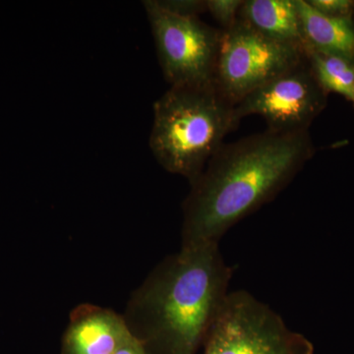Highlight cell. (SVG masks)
<instances>
[{
    "instance_id": "obj_1",
    "label": "cell",
    "mask_w": 354,
    "mask_h": 354,
    "mask_svg": "<svg viewBox=\"0 0 354 354\" xmlns=\"http://www.w3.org/2000/svg\"><path fill=\"white\" fill-rule=\"evenodd\" d=\"M313 153L308 130L267 129L223 144L190 184L181 249L218 244L235 223L285 189Z\"/></svg>"
},
{
    "instance_id": "obj_2",
    "label": "cell",
    "mask_w": 354,
    "mask_h": 354,
    "mask_svg": "<svg viewBox=\"0 0 354 354\" xmlns=\"http://www.w3.org/2000/svg\"><path fill=\"white\" fill-rule=\"evenodd\" d=\"M232 268L218 244L180 249L133 292L123 318L149 354H196L228 295Z\"/></svg>"
},
{
    "instance_id": "obj_3",
    "label": "cell",
    "mask_w": 354,
    "mask_h": 354,
    "mask_svg": "<svg viewBox=\"0 0 354 354\" xmlns=\"http://www.w3.org/2000/svg\"><path fill=\"white\" fill-rule=\"evenodd\" d=\"M151 151L165 171L188 179L201 174L239 121L215 82L171 86L153 104Z\"/></svg>"
},
{
    "instance_id": "obj_4",
    "label": "cell",
    "mask_w": 354,
    "mask_h": 354,
    "mask_svg": "<svg viewBox=\"0 0 354 354\" xmlns=\"http://www.w3.org/2000/svg\"><path fill=\"white\" fill-rule=\"evenodd\" d=\"M203 348V354H314L307 337L244 290L228 293Z\"/></svg>"
},
{
    "instance_id": "obj_5",
    "label": "cell",
    "mask_w": 354,
    "mask_h": 354,
    "mask_svg": "<svg viewBox=\"0 0 354 354\" xmlns=\"http://www.w3.org/2000/svg\"><path fill=\"white\" fill-rule=\"evenodd\" d=\"M305 57L304 46L269 38L239 18L221 32L214 82L235 106Z\"/></svg>"
},
{
    "instance_id": "obj_6",
    "label": "cell",
    "mask_w": 354,
    "mask_h": 354,
    "mask_svg": "<svg viewBox=\"0 0 354 354\" xmlns=\"http://www.w3.org/2000/svg\"><path fill=\"white\" fill-rule=\"evenodd\" d=\"M143 6L165 80L171 86L213 83L223 31L199 17L169 12L157 0Z\"/></svg>"
},
{
    "instance_id": "obj_7",
    "label": "cell",
    "mask_w": 354,
    "mask_h": 354,
    "mask_svg": "<svg viewBox=\"0 0 354 354\" xmlns=\"http://www.w3.org/2000/svg\"><path fill=\"white\" fill-rule=\"evenodd\" d=\"M325 92L305 57L237 102L235 118L241 122L245 116L256 114L264 118L268 129L304 131L325 106Z\"/></svg>"
},
{
    "instance_id": "obj_8",
    "label": "cell",
    "mask_w": 354,
    "mask_h": 354,
    "mask_svg": "<svg viewBox=\"0 0 354 354\" xmlns=\"http://www.w3.org/2000/svg\"><path fill=\"white\" fill-rule=\"evenodd\" d=\"M133 339L122 315L93 304H80L70 313L62 354H114Z\"/></svg>"
},
{
    "instance_id": "obj_9",
    "label": "cell",
    "mask_w": 354,
    "mask_h": 354,
    "mask_svg": "<svg viewBox=\"0 0 354 354\" xmlns=\"http://www.w3.org/2000/svg\"><path fill=\"white\" fill-rule=\"evenodd\" d=\"M304 46L344 58L354 64V24L348 17H330L318 12L307 0H297Z\"/></svg>"
},
{
    "instance_id": "obj_10",
    "label": "cell",
    "mask_w": 354,
    "mask_h": 354,
    "mask_svg": "<svg viewBox=\"0 0 354 354\" xmlns=\"http://www.w3.org/2000/svg\"><path fill=\"white\" fill-rule=\"evenodd\" d=\"M239 18L269 38L305 46L297 0H246Z\"/></svg>"
},
{
    "instance_id": "obj_11",
    "label": "cell",
    "mask_w": 354,
    "mask_h": 354,
    "mask_svg": "<svg viewBox=\"0 0 354 354\" xmlns=\"http://www.w3.org/2000/svg\"><path fill=\"white\" fill-rule=\"evenodd\" d=\"M305 55L317 81L325 91L354 102V64L344 58L324 55L304 46Z\"/></svg>"
},
{
    "instance_id": "obj_12",
    "label": "cell",
    "mask_w": 354,
    "mask_h": 354,
    "mask_svg": "<svg viewBox=\"0 0 354 354\" xmlns=\"http://www.w3.org/2000/svg\"><path fill=\"white\" fill-rule=\"evenodd\" d=\"M207 11L223 27V31L230 29L239 20L242 0H206Z\"/></svg>"
},
{
    "instance_id": "obj_13",
    "label": "cell",
    "mask_w": 354,
    "mask_h": 354,
    "mask_svg": "<svg viewBox=\"0 0 354 354\" xmlns=\"http://www.w3.org/2000/svg\"><path fill=\"white\" fill-rule=\"evenodd\" d=\"M158 6L176 15L199 17L206 12L207 3L203 0H157Z\"/></svg>"
},
{
    "instance_id": "obj_14",
    "label": "cell",
    "mask_w": 354,
    "mask_h": 354,
    "mask_svg": "<svg viewBox=\"0 0 354 354\" xmlns=\"http://www.w3.org/2000/svg\"><path fill=\"white\" fill-rule=\"evenodd\" d=\"M318 12L330 17H348L354 10L353 0H307Z\"/></svg>"
},
{
    "instance_id": "obj_15",
    "label": "cell",
    "mask_w": 354,
    "mask_h": 354,
    "mask_svg": "<svg viewBox=\"0 0 354 354\" xmlns=\"http://www.w3.org/2000/svg\"><path fill=\"white\" fill-rule=\"evenodd\" d=\"M114 354H149L147 353L146 348H144L143 344L138 341V339H133L129 342H127L123 348H121L118 353Z\"/></svg>"
}]
</instances>
